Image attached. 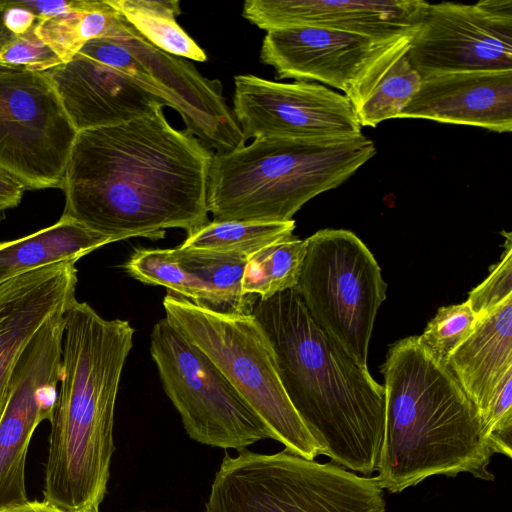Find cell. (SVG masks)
Segmentation results:
<instances>
[{
	"label": "cell",
	"instance_id": "11",
	"mask_svg": "<svg viewBox=\"0 0 512 512\" xmlns=\"http://www.w3.org/2000/svg\"><path fill=\"white\" fill-rule=\"evenodd\" d=\"M76 135L43 72L0 66V169L26 190L62 189Z\"/></svg>",
	"mask_w": 512,
	"mask_h": 512
},
{
	"label": "cell",
	"instance_id": "23",
	"mask_svg": "<svg viewBox=\"0 0 512 512\" xmlns=\"http://www.w3.org/2000/svg\"><path fill=\"white\" fill-rule=\"evenodd\" d=\"M150 43L171 55L204 62L205 51L176 22L178 1L107 0Z\"/></svg>",
	"mask_w": 512,
	"mask_h": 512
},
{
	"label": "cell",
	"instance_id": "2",
	"mask_svg": "<svg viewBox=\"0 0 512 512\" xmlns=\"http://www.w3.org/2000/svg\"><path fill=\"white\" fill-rule=\"evenodd\" d=\"M272 347L284 391L320 455L363 476L376 471L384 387L311 318L294 289L251 308Z\"/></svg>",
	"mask_w": 512,
	"mask_h": 512
},
{
	"label": "cell",
	"instance_id": "6",
	"mask_svg": "<svg viewBox=\"0 0 512 512\" xmlns=\"http://www.w3.org/2000/svg\"><path fill=\"white\" fill-rule=\"evenodd\" d=\"M377 477L285 449L226 455L216 471L205 512H385Z\"/></svg>",
	"mask_w": 512,
	"mask_h": 512
},
{
	"label": "cell",
	"instance_id": "25",
	"mask_svg": "<svg viewBox=\"0 0 512 512\" xmlns=\"http://www.w3.org/2000/svg\"><path fill=\"white\" fill-rule=\"evenodd\" d=\"M173 252L187 270L208 285L218 301V312L251 314L258 297L244 295L241 287L249 255L180 247Z\"/></svg>",
	"mask_w": 512,
	"mask_h": 512
},
{
	"label": "cell",
	"instance_id": "29",
	"mask_svg": "<svg viewBox=\"0 0 512 512\" xmlns=\"http://www.w3.org/2000/svg\"><path fill=\"white\" fill-rule=\"evenodd\" d=\"M124 268L131 277L142 283L166 287L200 307L219 311L218 301L211 289L179 262L173 249H137Z\"/></svg>",
	"mask_w": 512,
	"mask_h": 512
},
{
	"label": "cell",
	"instance_id": "4",
	"mask_svg": "<svg viewBox=\"0 0 512 512\" xmlns=\"http://www.w3.org/2000/svg\"><path fill=\"white\" fill-rule=\"evenodd\" d=\"M382 372L384 432L376 477L384 490L399 493L435 475L494 479L488 470L493 452L476 406L417 336L390 347Z\"/></svg>",
	"mask_w": 512,
	"mask_h": 512
},
{
	"label": "cell",
	"instance_id": "21",
	"mask_svg": "<svg viewBox=\"0 0 512 512\" xmlns=\"http://www.w3.org/2000/svg\"><path fill=\"white\" fill-rule=\"evenodd\" d=\"M412 35L388 47L346 95L361 127L397 119L418 93L422 77L407 56Z\"/></svg>",
	"mask_w": 512,
	"mask_h": 512
},
{
	"label": "cell",
	"instance_id": "20",
	"mask_svg": "<svg viewBox=\"0 0 512 512\" xmlns=\"http://www.w3.org/2000/svg\"><path fill=\"white\" fill-rule=\"evenodd\" d=\"M445 364L482 417L499 382L512 369V296L478 316L471 334Z\"/></svg>",
	"mask_w": 512,
	"mask_h": 512
},
{
	"label": "cell",
	"instance_id": "17",
	"mask_svg": "<svg viewBox=\"0 0 512 512\" xmlns=\"http://www.w3.org/2000/svg\"><path fill=\"white\" fill-rule=\"evenodd\" d=\"M43 74L78 132L139 118L165 103L121 72L77 53Z\"/></svg>",
	"mask_w": 512,
	"mask_h": 512
},
{
	"label": "cell",
	"instance_id": "16",
	"mask_svg": "<svg viewBox=\"0 0 512 512\" xmlns=\"http://www.w3.org/2000/svg\"><path fill=\"white\" fill-rule=\"evenodd\" d=\"M423 0H247L242 16L260 29L318 27L377 38L413 34Z\"/></svg>",
	"mask_w": 512,
	"mask_h": 512
},
{
	"label": "cell",
	"instance_id": "3",
	"mask_svg": "<svg viewBox=\"0 0 512 512\" xmlns=\"http://www.w3.org/2000/svg\"><path fill=\"white\" fill-rule=\"evenodd\" d=\"M64 320L43 499L66 512H100L115 450L116 398L134 329L76 299Z\"/></svg>",
	"mask_w": 512,
	"mask_h": 512
},
{
	"label": "cell",
	"instance_id": "13",
	"mask_svg": "<svg viewBox=\"0 0 512 512\" xmlns=\"http://www.w3.org/2000/svg\"><path fill=\"white\" fill-rule=\"evenodd\" d=\"M63 315H54L35 333L10 378L0 416V512L28 500V447L37 426L44 420L51 421L58 397Z\"/></svg>",
	"mask_w": 512,
	"mask_h": 512
},
{
	"label": "cell",
	"instance_id": "5",
	"mask_svg": "<svg viewBox=\"0 0 512 512\" xmlns=\"http://www.w3.org/2000/svg\"><path fill=\"white\" fill-rule=\"evenodd\" d=\"M363 134L349 138L254 139L213 153L207 210L215 221L286 222L304 204L335 189L376 155Z\"/></svg>",
	"mask_w": 512,
	"mask_h": 512
},
{
	"label": "cell",
	"instance_id": "15",
	"mask_svg": "<svg viewBox=\"0 0 512 512\" xmlns=\"http://www.w3.org/2000/svg\"><path fill=\"white\" fill-rule=\"evenodd\" d=\"M401 37L384 39L308 26L273 29L263 39L260 60L275 69L278 79L317 81L346 96L373 62Z\"/></svg>",
	"mask_w": 512,
	"mask_h": 512
},
{
	"label": "cell",
	"instance_id": "34",
	"mask_svg": "<svg viewBox=\"0 0 512 512\" xmlns=\"http://www.w3.org/2000/svg\"><path fill=\"white\" fill-rule=\"evenodd\" d=\"M2 512H66V511L62 510L61 508H59L43 499L42 501L27 500L26 502H24L20 505L11 507Z\"/></svg>",
	"mask_w": 512,
	"mask_h": 512
},
{
	"label": "cell",
	"instance_id": "12",
	"mask_svg": "<svg viewBox=\"0 0 512 512\" xmlns=\"http://www.w3.org/2000/svg\"><path fill=\"white\" fill-rule=\"evenodd\" d=\"M407 56L422 79L466 71H512V1L427 2Z\"/></svg>",
	"mask_w": 512,
	"mask_h": 512
},
{
	"label": "cell",
	"instance_id": "27",
	"mask_svg": "<svg viewBox=\"0 0 512 512\" xmlns=\"http://www.w3.org/2000/svg\"><path fill=\"white\" fill-rule=\"evenodd\" d=\"M295 221H207L187 232L182 249L235 252L251 256L259 249L293 236Z\"/></svg>",
	"mask_w": 512,
	"mask_h": 512
},
{
	"label": "cell",
	"instance_id": "32",
	"mask_svg": "<svg viewBox=\"0 0 512 512\" xmlns=\"http://www.w3.org/2000/svg\"><path fill=\"white\" fill-rule=\"evenodd\" d=\"M503 234L506 241L501 260L491 267L488 277L469 293L467 299L477 317L512 296V239L511 233Z\"/></svg>",
	"mask_w": 512,
	"mask_h": 512
},
{
	"label": "cell",
	"instance_id": "22",
	"mask_svg": "<svg viewBox=\"0 0 512 512\" xmlns=\"http://www.w3.org/2000/svg\"><path fill=\"white\" fill-rule=\"evenodd\" d=\"M112 242L110 237L61 216L57 223L31 235L0 242V282L53 263H75Z\"/></svg>",
	"mask_w": 512,
	"mask_h": 512
},
{
	"label": "cell",
	"instance_id": "28",
	"mask_svg": "<svg viewBox=\"0 0 512 512\" xmlns=\"http://www.w3.org/2000/svg\"><path fill=\"white\" fill-rule=\"evenodd\" d=\"M40 21L14 0L0 1V66L43 72L62 62L39 38Z\"/></svg>",
	"mask_w": 512,
	"mask_h": 512
},
{
	"label": "cell",
	"instance_id": "10",
	"mask_svg": "<svg viewBox=\"0 0 512 512\" xmlns=\"http://www.w3.org/2000/svg\"><path fill=\"white\" fill-rule=\"evenodd\" d=\"M150 354L192 440L240 452L271 439L264 423L218 367L166 318L152 329Z\"/></svg>",
	"mask_w": 512,
	"mask_h": 512
},
{
	"label": "cell",
	"instance_id": "33",
	"mask_svg": "<svg viewBox=\"0 0 512 512\" xmlns=\"http://www.w3.org/2000/svg\"><path fill=\"white\" fill-rule=\"evenodd\" d=\"M25 191L21 182L0 169V211L18 206Z\"/></svg>",
	"mask_w": 512,
	"mask_h": 512
},
{
	"label": "cell",
	"instance_id": "30",
	"mask_svg": "<svg viewBox=\"0 0 512 512\" xmlns=\"http://www.w3.org/2000/svg\"><path fill=\"white\" fill-rule=\"evenodd\" d=\"M477 315L468 301L439 308L428 323L419 343L437 360L446 363L452 352L471 334Z\"/></svg>",
	"mask_w": 512,
	"mask_h": 512
},
{
	"label": "cell",
	"instance_id": "14",
	"mask_svg": "<svg viewBox=\"0 0 512 512\" xmlns=\"http://www.w3.org/2000/svg\"><path fill=\"white\" fill-rule=\"evenodd\" d=\"M233 114L244 140L329 139L362 133L349 99L316 82L234 77Z\"/></svg>",
	"mask_w": 512,
	"mask_h": 512
},
{
	"label": "cell",
	"instance_id": "18",
	"mask_svg": "<svg viewBox=\"0 0 512 512\" xmlns=\"http://www.w3.org/2000/svg\"><path fill=\"white\" fill-rule=\"evenodd\" d=\"M73 262L43 266L0 282V416L14 367L35 333L75 300Z\"/></svg>",
	"mask_w": 512,
	"mask_h": 512
},
{
	"label": "cell",
	"instance_id": "26",
	"mask_svg": "<svg viewBox=\"0 0 512 512\" xmlns=\"http://www.w3.org/2000/svg\"><path fill=\"white\" fill-rule=\"evenodd\" d=\"M305 254L306 240L295 236L259 249L245 265L241 283L243 294L265 300L293 289L298 282Z\"/></svg>",
	"mask_w": 512,
	"mask_h": 512
},
{
	"label": "cell",
	"instance_id": "31",
	"mask_svg": "<svg viewBox=\"0 0 512 512\" xmlns=\"http://www.w3.org/2000/svg\"><path fill=\"white\" fill-rule=\"evenodd\" d=\"M512 369L499 382L482 415V423L490 449L512 457Z\"/></svg>",
	"mask_w": 512,
	"mask_h": 512
},
{
	"label": "cell",
	"instance_id": "24",
	"mask_svg": "<svg viewBox=\"0 0 512 512\" xmlns=\"http://www.w3.org/2000/svg\"><path fill=\"white\" fill-rule=\"evenodd\" d=\"M120 16L107 0H87L81 9L41 20L36 32L62 62H67L90 40L111 36Z\"/></svg>",
	"mask_w": 512,
	"mask_h": 512
},
{
	"label": "cell",
	"instance_id": "8",
	"mask_svg": "<svg viewBox=\"0 0 512 512\" xmlns=\"http://www.w3.org/2000/svg\"><path fill=\"white\" fill-rule=\"evenodd\" d=\"M306 240V254L293 288L313 321L358 364L368 348L386 283L368 247L353 232L322 229Z\"/></svg>",
	"mask_w": 512,
	"mask_h": 512
},
{
	"label": "cell",
	"instance_id": "9",
	"mask_svg": "<svg viewBox=\"0 0 512 512\" xmlns=\"http://www.w3.org/2000/svg\"><path fill=\"white\" fill-rule=\"evenodd\" d=\"M78 53L116 69L161 99L210 151L226 153L245 145L221 82L204 77L189 60L158 49L122 14L111 36L90 40Z\"/></svg>",
	"mask_w": 512,
	"mask_h": 512
},
{
	"label": "cell",
	"instance_id": "19",
	"mask_svg": "<svg viewBox=\"0 0 512 512\" xmlns=\"http://www.w3.org/2000/svg\"><path fill=\"white\" fill-rule=\"evenodd\" d=\"M417 118L512 130V71H466L430 76L397 119Z\"/></svg>",
	"mask_w": 512,
	"mask_h": 512
},
{
	"label": "cell",
	"instance_id": "1",
	"mask_svg": "<svg viewBox=\"0 0 512 512\" xmlns=\"http://www.w3.org/2000/svg\"><path fill=\"white\" fill-rule=\"evenodd\" d=\"M213 153L167 121L163 105L126 123L77 133L66 166L62 217L110 237L158 239L208 220Z\"/></svg>",
	"mask_w": 512,
	"mask_h": 512
},
{
	"label": "cell",
	"instance_id": "7",
	"mask_svg": "<svg viewBox=\"0 0 512 512\" xmlns=\"http://www.w3.org/2000/svg\"><path fill=\"white\" fill-rule=\"evenodd\" d=\"M165 318L205 353L285 450L314 460L319 447L290 403L269 340L251 314L200 307L173 292Z\"/></svg>",
	"mask_w": 512,
	"mask_h": 512
}]
</instances>
